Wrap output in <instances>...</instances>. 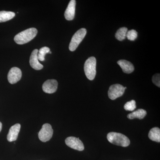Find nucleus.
<instances>
[{"instance_id":"nucleus-1","label":"nucleus","mask_w":160,"mask_h":160,"mask_svg":"<svg viewBox=\"0 0 160 160\" xmlns=\"http://www.w3.org/2000/svg\"><path fill=\"white\" fill-rule=\"evenodd\" d=\"M37 33L38 30L36 28H29L17 34L15 36L14 40L17 44L23 45L33 39Z\"/></svg>"},{"instance_id":"nucleus-2","label":"nucleus","mask_w":160,"mask_h":160,"mask_svg":"<svg viewBox=\"0 0 160 160\" xmlns=\"http://www.w3.org/2000/svg\"><path fill=\"white\" fill-rule=\"evenodd\" d=\"M108 141L117 146L127 147L130 144V140L125 135L116 132H109L107 135Z\"/></svg>"},{"instance_id":"nucleus-3","label":"nucleus","mask_w":160,"mask_h":160,"mask_svg":"<svg viewBox=\"0 0 160 160\" xmlns=\"http://www.w3.org/2000/svg\"><path fill=\"white\" fill-rule=\"evenodd\" d=\"M96 59L93 57L89 58L84 65V71L86 77L89 80H93L96 74Z\"/></svg>"},{"instance_id":"nucleus-4","label":"nucleus","mask_w":160,"mask_h":160,"mask_svg":"<svg viewBox=\"0 0 160 160\" xmlns=\"http://www.w3.org/2000/svg\"><path fill=\"white\" fill-rule=\"evenodd\" d=\"M87 30L85 28H82L79 29L73 35L71 42L69 45V49L72 52L74 51L78 48L80 43L82 41L83 39L86 36Z\"/></svg>"},{"instance_id":"nucleus-5","label":"nucleus","mask_w":160,"mask_h":160,"mask_svg":"<svg viewBox=\"0 0 160 160\" xmlns=\"http://www.w3.org/2000/svg\"><path fill=\"white\" fill-rule=\"evenodd\" d=\"M126 87H123L120 84H116L112 85L108 91V96L111 100H115L122 96L125 92Z\"/></svg>"},{"instance_id":"nucleus-6","label":"nucleus","mask_w":160,"mask_h":160,"mask_svg":"<svg viewBox=\"0 0 160 160\" xmlns=\"http://www.w3.org/2000/svg\"><path fill=\"white\" fill-rule=\"evenodd\" d=\"M53 129L50 124H44L38 133V138L42 142H48L50 140L53 134Z\"/></svg>"},{"instance_id":"nucleus-7","label":"nucleus","mask_w":160,"mask_h":160,"mask_svg":"<svg viewBox=\"0 0 160 160\" xmlns=\"http://www.w3.org/2000/svg\"><path fill=\"white\" fill-rule=\"evenodd\" d=\"M65 142L67 146L72 149L80 151H83L84 149L83 143L79 138L69 137L66 139Z\"/></svg>"},{"instance_id":"nucleus-8","label":"nucleus","mask_w":160,"mask_h":160,"mask_svg":"<svg viewBox=\"0 0 160 160\" xmlns=\"http://www.w3.org/2000/svg\"><path fill=\"white\" fill-rule=\"evenodd\" d=\"M22 76V72L21 69L18 67H12L8 73V81L10 84H15L21 80Z\"/></svg>"},{"instance_id":"nucleus-9","label":"nucleus","mask_w":160,"mask_h":160,"mask_svg":"<svg viewBox=\"0 0 160 160\" xmlns=\"http://www.w3.org/2000/svg\"><path fill=\"white\" fill-rule=\"evenodd\" d=\"M58 83L56 80H48L43 84L42 89L47 93H54L58 89Z\"/></svg>"},{"instance_id":"nucleus-10","label":"nucleus","mask_w":160,"mask_h":160,"mask_svg":"<svg viewBox=\"0 0 160 160\" xmlns=\"http://www.w3.org/2000/svg\"><path fill=\"white\" fill-rule=\"evenodd\" d=\"M76 4L75 0H71L69 3L65 12V18L68 21H71L74 19L75 14Z\"/></svg>"},{"instance_id":"nucleus-11","label":"nucleus","mask_w":160,"mask_h":160,"mask_svg":"<svg viewBox=\"0 0 160 160\" xmlns=\"http://www.w3.org/2000/svg\"><path fill=\"white\" fill-rule=\"evenodd\" d=\"M38 50L37 49H34L32 52L30 56L29 63L30 66L35 70H41L43 68L42 65L38 62Z\"/></svg>"},{"instance_id":"nucleus-12","label":"nucleus","mask_w":160,"mask_h":160,"mask_svg":"<svg viewBox=\"0 0 160 160\" xmlns=\"http://www.w3.org/2000/svg\"><path fill=\"white\" fill-rule=\"evenodd\" d=\"M20 129H21V125L18 123L11 126V128L9 129V133L7 135V140L9 142L16 141Z\"/></svg>"},{"instance_id":"nucleus-13","label":"nucleus","mask_w":160,"mask_h":160,"mask_svg":"<svg viewBox=\"0 0 160 160\" xmlns=\"http://www.w3.org/2000/svg\"><path fill=\"white\" fill-rule=\"evenodd\" d=\"M118 64L121 67L125 73H131L134 70L133 65L130 62L125 60H121L118 61Z\"/></svg>"},{"instance_id":"nucleus-14","label":"nucleus","mask_w":160,"mask_h":160,"mask_svg":"<svg viewBox=\"0 0 160 160\" xmlns=\"http://www.w3.org/2000/svg\"><path fill=\"white\" fill-rule=\"evenodd\" d=\"M147 114V112L144 109H138L136 111L129 113L127 115V118L129 119H133L134 118H138L142 119L146 117Z\"/></svg>"},{"instance_id":"nucleus-15","label":"nucleus","mask_w":160,"mask_h":160,"mask_svg":"<svg viewBox=\"0 0 160 160\" xmlns=\"http://www.w3.org/2000/svg\"><path fill=\"white\" fill-rule=\"evenodd\" d=\"M149 138L152 141L159 143L160 142V129L158 127H154L150 129Z\"/></svg>"},{"instance_id":"nucleus-16","label":"nucleus","mask_w":160,"mask_h":160,"mask_svg":"<svg viewBox=\"0 0 160 160\" xmlns=\"http://www.w3.org/2000/svg\"><path fill=\"white\" fill-rule=\"evenodd\" d=\"M15 16V13L12 12L0 11V23L7 22L13 18Z\"/></svg>"},{"instance_id":"nucleus-17","label":"nucleus","mask_w":160,"mask_h":160,"mask_svg":"<svg viewBox=\"0 0 160 160\" xmlns=\"http://www.w3.org/2000/svg\"><path fill=\"white\" fill-rule=\"evenodd\" d=\"M127 31L128 29L126 27H122L120 28L116 33V38L120 41H123L126 38Z\"/></svg>"},{"instance_id":"nucleus-18","label":"nucleus","mask_w":160,"mask_h":160,"mask_svg":"<svg viewBox=\"0 0 160 160\" xmlns=\"http://www.w3.org/2000/svg\"><path fill=\"white\" fill-rule=\"evenodd\" d=\"M50 51V49L47 47H42L40 49L38 53V60H40V61H45V56L47 53H49Z\"/></svg>"},{"instance_id":"nucleus-19","label":"nucleus","mask_w":160,"mask_h":160,"mask_svg":"<svg viewBox=\"0 0 160 160\" xmlns=\"http://www.w3.org/2000/svg\"><path fill=\"white\" fill-rule=\"evenodd\" d=\"M124 109L127 111H132L136 108L135 101L132 100L126 102L124 105Z\"/></svg>"},{"instance_id":"nucleus-20","label":"nucleus","mask_w":160,"mask_h":160,"mask_svg":"<svg viewBox=\"0 0 160 160\" xmlns=\"http://www.w3.org/2000/svg\"><path fill=\"white\" fill-rule=\"evenodd\" d=\"M138 37V32L134 29H131L127 31L126 38L130 41H134Z\"/></svg>"},{"instance_id":"nucleus-21","label":"nucleus","mask_w":160,"mask_h":160,"mask_svg":"<svg viewBox=\"0 0 160 160\" xmlns=\"http://www.w3.org/2000/svg\"><path fill=\"white\" fill-rule=\"evenodd\" d=\"M152 81L156 86L160 87V74H156L153 75L152 78Z\"/></svg>"},{"instance_id":"nucleus-22","label":"nucleus","mask_w":160,"mask_h":160,"mask_svg":"<svg viewBox=\"0 0 160 160\" xmlns=\"http://www.w3.org/2000/svg\"><path fill=\"white\" fill-rule=\"evenodd\" d=\"M2 123L0 122V132H1V130H2Z\"/></svg>"}]
</instances>
